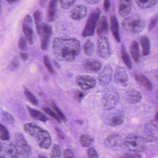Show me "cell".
<instances>
[{"label": "cell", "mask_w": 158, "mask_h": 158, "mask_svg": "<svg viewBox=\"0 0 158 158\" xmlns=\"http://www.w3.org/2000/svg\"><path fill=\"white\" fill-rule=\"evenodd\" d=\"M53 52L61 61L72 62L80 52V42L76 39L55 38L52 44Z\"/></svg>", "instance_id": "cell-1"}, {"label": "cell", "mask_w": 158, "mask_h": 158, "mask_svg": "<svg viewBox=\"0 0 158 158\" xmlns=\"http://www.w3.org/2000/svg\"><path fill=\"white\" fill-rule=\"evenodd\" d=\"M24 130L33 137L41 148L48 149L52 145V138L49 133L44 130L36 123H27L23 126Z\"/></svg>", "instance_id": "cell-2"}, {"label": "cell", "mask_w": 158, "mask_h": 158, "mask_svg": "<svg viewBox=\"0 0 158 158\" xmlns=\"http://www.w3.org/2000/svg\"><path fill=\"white\" fill-rule=\"evenodd\" d=\"M146 25V21L144 18L137 15L126 17L122 23L123 28L127 32L132 34L141 33Z\"/></svg>", "instance_id": "cell-3"}, {"label": "cell", "mask_w": 158, "mask_h": 158, "mask_svg": "<svg viewBox=\"0 0 158 158\" xmlns=\"http://www.w3.org/2000/svg\"><path fill=\"white\" fill-rule=\"evenodd\" d=\"M149 141L148 139L143 137L131 136L126 138L123 140V144L129 151L142 152L146 150V144Z\"/></svg>", "instance_id": "cell-4"}, {"label": "cell", "mask_w": 158, "mask_h": 158, "mask_svg": "<svg viewBox=\"0 0 158 158\" xmlns=\"http://www.w3.org/2000/svg\"><path fill=\"white\" fill-rule=\"evenodd\" d=\"M120 101V95L112 88L105 89L102 93L101 99L102 106L105 110L114 109Z\"/></svg>", "instance_id": "cell-5"}, {"label": "cell", "mask_w": 158, "mask_h": 158, "mask_svg": "<svg viewBox=\"0 0 158 158\" xmlns=\"http://www.w3.org/2000/svg\"><path fill=\"white\" fill-rule=\"evenodd\" d=\"M101 13V10L98 8H96L91 11L82 33L83 37H87L94 35Z\"/></svg>", "instance_id": "cell-6"}, {"label": "cell", "mask_w": 158, "mask_h": 158, "mask_svg": "<svg viewBox=\"0 0 158 158\" xmlns=\"http://www.w3.org/2000/svg\"><path fill=\"white\" fill-rule=\"evenodd\" d=\"M97 54L100 58L108 59L110 57V48L108 38L105 36H99L97 41Z\"/></svg>", "instance_id": "cell-7"}, {"label": "cell", "mask_w": 158, "mask_h": 158, "mask_svg": "<svg viewBox=\"0 0 158 158\" xmlns=\"http://www.w3.org/2000/svg\"><path fill=\"white\" fill-rule=\"evenodd\" d=\"M14 142L15 145L19 149L21 157H28L31 152V148L23 135L20 133H16L14 136Z\"/></svg>", "instance_id": "cell-8"}, {"label": "cell", "mask_w": 158, "mask_h": 158, "mask_svg": "<svg viewBox=\"0 0 158 158\" xmlns=\"http://www.w3.org/2000/svg\"><path fill=\"white\" fill-rule=\"evenodd\" d=\"M52 34L51 26L46 23H42L40 36L41 37V48L42 50H48Z\"/></svg>", "instance_id": "cell-9"}, {"label": "cell", "mask_w": 158, "mask_h": 158, "mask_svg": "<svg viewBox=\"0 0 158 158\" xmlns=\"http://www.w3.org/2000/svg\"><path fill=\"white\" fill-rule=\"evenodd\" d=\"M23 30L27 41L30 45L34 44V33L33 28V21L32 17L30 15H26L24 18Z\"/></svg>", "instance_id": "cell-10"}, {"label": "cell", "mask_w": 158, "mask_h": 158, "mask_svg": "<svg viewBox=\"0 0 158 158\" xmlns=\"http://www.w3.org/2000/svg\"><path fill=\"white\" fill-rule=\"evenodd\" d=\"M77 84L83 90H89L94 88L96 85V79L89 75H81L77 77L76 79Z\"/></svg>", "instance_id": "cell-11"}, {"label": "cell", "mask_w": 158, "mask_h": 158, "mask_svg": "<svg viewBox=\"0 0 158 158\" xmlns=\"http://www.w3.org/2000/svg\"><path fill=\"white\" fill-rule=\"evenodd\" d=\"M114 80L119 86L125 87L128 84V75L126 70L122 66H118L115 68Z\"/></svg>", "instance_id": "cell-12"}, {"label": "cell", "mask_w": 158, "mask_h": 158, "mask_svg": "<svg viewBox=\"0 0 158 158\" xmlns=\"http://www.w3.org/2000/svg\"><path fill=\"white\" fill-rule=\"evenodd\" d=\"M113 73V70L111 65H106L98 77L100 85L102 86L108 85L112 79Z\"/></svg>", "instance_id": "cell-13"}, {"label": "cell", "mask_w": 158, "mask_h": 158, "mask_svg": "<svg viewBox=\"0 0 158 158\" xmlns=\"http://www.w3.org/2000/svg\"><path fill=\"white\" fill-rule=\"evenodd\" d=\"M124 121V115L121 112H114L107 115L104 120L107 125L116 127L123 123Z\"/></svg>", "instance_id": "cell-14"}, {"label": "cell", "mask_w": 158, "mask_h": 158, "mask_svg": "<svg viewBox=\"0 0 158 158\" xmlns=\"http://www.w3.org/2000/svg\"><path fill=\"white\" fill-rule=\"evenodd\" d=\"M144 133L150 142L158 139V127L155 124L152 123L147 124L144 128Z\"/></svg>", "instance_id": "cell-15"}, {"label": "cell", "mask_w": 158, "mask_h": 158, "mask_svg": "<svg viewBox=\"0 0 158 158\" xmlns=\"http://www.w3.org/2000/svg\"><path fill=\"white\" fill-rule=\"evenodd\" d=\"M83 67L88 71L92 73L98 72L102 67V64L98 60L93 59H86L83 62Z\"/></svg>", "instance_id": "cell-16"}, {"label": "cell", "mask_w": 158, "mask_h": 158, "mask_svg": "<svg viewBox=\"0 0 158 158\" xmlns=\"http://www.w3.org/2000/svg\"><path fill=\"white\" fill-rule=\"evenodd\" d=\"M97 34L98 36H105L109 32V24L107 17L102 16L99 19L97 24Z\"/></svg>", "instance_id": "cell-17"}, {"label": "cell", "mask_w": 158, "mask_h": 158, "mask_svg": "<svg viewBox=\"0 0 158 158\" xmlns=\"http://www.w3.org/2000/svg\"><path fill=\"white\" fill-rule=\"evenodd\" d=\"M87 9L83 5H77L72 11L71 17L73 20L79 21L85 18L87 15Z\"/></svg>", "instance_id": "cell-18"}, {"label": "cell", "mask_w": 158, "mask_h": 158, "mask_svg": "<svg viewBox=\"0 0 158 158\" xmlns=\"http://www.w3.org/2000/svg\"><path fill=\"white\" fill-rule=\"evenodd\" d=\"M132 7L131 0H119L118 13L121 17L128 15Z\"/></svg>", "instance_id": "cell-19"}, {"label": "cell", "mask_w": 158, "mask_h": 158, "mask_svg": "<svg viewBox=\"0 0 158 158\" xmlns=\"http://www.w3.org/2000/svg\"><path fill=\"white\" fill-rule=\"evenodd\" d=\"M125 98L128 103L135 104L140 101L142 98L141 93L135 89H130L125 95Z\"/></svg>", "instance_id": "cell-20"}, {"label": "cell", "mask_w": 158, "mask_h": 158, "mask_svg": "<svg viewBox=\"0 0 158 158\" xmlns=\"http://www.w3.org/2000/svg\"><path fill=\"white\" fill-rule=\"evenodd\" d=\"M110 28L111 32L113 36L114 39L116 40L118 43H119L121 41V37H120V29H119V25L117 21V18L114 15H112L110 19Z\"/></svg>", "instance_id": "cell-21"}, {"label": "cell", "mask_w": 158, "mask_h": 158, "mask_svg": "<svg viewBox=\"0 0 158 158\" xmlns=\"http://www.w3.org/2000/svg\"><path fill=\"white\" fill-rule=\"evenodd\" d=\"M134 76L137 82L140 84L146 90L148 91H152V84L145 75L139 73H135Z\"/></svg>", "instance_id": "cell-22"}, {"label": "cell", "mask_w": 158, "mask_h": 158, "mask_svg": "<svg viewBox=\"0 0 158 158\" xmlns=\"http://www.w3.org/2000/svg\"><path fill=\"white\" fill-rule=\"evenodd\" d=\"M121 137L119 134L114 133L109 135L104 139L103 144L108 148H113L117 146L121 142Z\"/></svg>", "instance_id": "cell-23"}, {"label": "cell", "mask_w": 158, "mask_h": 158, "mask_svg": "<svg viewBox=\"0 0 158 158\" xmlns=\"http://www.w3.org/2000/svg\"><path fill=\"white\" fill-rule=\"evenodd\" d=\"M58 2V0H51L49 3L47 14V17L48 22H52L55 21Z\"/></svg>", "instance_id": "cell-24"}, {"label": "cell", "mask_w": 158, "mask_h": 158, "mask_svg": "<svg viewBox=\"0 0 158 158\" xmlns=\"http://www.w3.org/2000/svg\"><path fill=\"white\" fill-rule=\"evenodd\" d=\"M27 109L30 116L35 120H38L45 123L48 121L49 119L47 116L40 111L33 109L28 106H27Z\"/></svg>", "instance_id": "cell-25"}, {"label": "cell", "mask_w": 158, "mask_h": 158, "mask_svg": "<svg viewBox=\"0 0 158 158\" xmlns=\"http://www.w3.org/2000/svg\"><path fill=\"white\" fill-rule=\"evenodd\" d=\"M4 151L11 158H19L21 157V154L17 148L15 144L11 142L7 143L4 148Z\"/></svg>", "instance_id": "cell-26"}, {"label": "cell", "mask_w": 158, "mask_h": 158, "mask_svg": "<svg viewBox=\"0 0 158 158\" xmlns=\"http://www.w3.org/2000/svg\"><path fill=\"white\" fill-rule=\"evenodd\" d=\"M130 53L134 62L138 63L140 59V53L139 43L136 40H134L131 43L130 47Z\"/></svg>", "instance_id": "cell-27"}, {"label": "cell", "mask_w": 158, "mask_h": 158, "mask_svg": "<svg viewBox=\"0 0 158 158\" xmlns=\"http://www.w3.org/2000/svg\"><path fill=\"white\" fill-rule=\"evenodd\" d=\"M139 43L142 50V54L144 56H147L150 53V43L148 37L143 36L139 39Z\"/></svg>", "instance_id": "cell-28"}, {"label": "cell", "mask_w": 158, "mask_h": 158, "mask_svg": "<svg viewBox=\"0 0 158 158\" xmlns=\"http://www.w3.org/2000/svg\"><path fill=\"white\" fill-rule=\"evenodd\" d=\"M121 54L122 60L126 65L128 69L131 70L133 67L132 61H131L129 54H128L125 48L123 45H122L121 47Z\"/></svg>", "instance_id": "cell-29"}, {"label": "cell", "mask_w": 158, "mask_h": 158, "mask_svg": "<svg viewBox=\"0 0 158 158\" xmlns=\"http://www.w3.org/2000/svg\"><path fill=\"white\" fill-rule=\"evenodd\" d=\"M139 8L147 9L153 7L157 3V0H135Z\"/></svg>", "instance_id": "cell-30"}, {"label": "cell", "mask_w": 158, "mask_h": 158, "mask_svg": "<svg viewBox=\"0 0 158 158\" xmlns=\"http://www.w3.org/2000/svg\"><path fill=\"white\" fill-rule=\"evenodd\" d=\"M34 20H35V24L36 29L38 35H40V29L42 23V13L41 12L38 10H37L34 12L33 14Z\"/></svg>", "instance_id": "cell-31"}, {"label": "cell", "mask_w": 158, "mask_h": 158, "mask_svg": "<svg viewBox=\"0 0 158 158\" xmlns=\"http://www.w3.org/2000/svg\"><path fill=\"white\" fill-rule=\"evenodd\" d=\"M84 53L88 56L93 55L95 51V46L94 43L90 40H87L83 46Z\"/></svg>", "instance_id": "cell-32"}, {"label": "cell", "mask_w": 158, "mask_h": 158, "mask_svg": "<svg viewBox=\"0 0 158 158\" xmlns=\"http://www.w3.org/2000/svg\"><path fill=\"white\" fill-rule=\"evenodd\" d=\"M80 142L83 147H89L92 145L94 142V139L90 136L84 134L80 136Z\"/></svg>", "instance_id": "cell-33"}, {"label": "cell", "mask_w": 158, "mask_h": 158, "mask_svg": "<svg viewBox=\"0 0 158 158\" xmlns=\"http://www.w3.org/2000/svg\"><path fill=\"white\" fill-rule=\"evenodd\" d=\"M24 93L26 98L28 101L34 105H37L39 103V101L35 96L27 88H24Z\"/></svg>", "instance_id": "cell-34"}, {"label": "cell", "mask_w": 158, "mask_h": 158, "mask_svg": "<svg viewBox=\"0 0 158 158\" xmlns=\"http://www.w3.org/2000/svg\"><path fill=\"white\" fill-rule=\"evenodd\" d=\"M51 105L52 107V109L54 110V112L56 113V115L59 117L60 121L63 122H66L67 121V118L64 115V114L60 110V108L57 106L56 104L53 102H51Z\"/></svg>", "instance_id": "cell-35"}, {"label": "cell", "mask_w": 158, "mask_h": 158, "mask_svg": "<svg viewBox=\"0 0 158 158\" xmlns=\"http://www.w3.org/2000/svg\"><path fill=\"white\" fill-rule=\"evenodd\" d=\"M2 120L7 123L14 124L15 123V119L13 116L7 112L2 111L1 113Z\"/></svg>", "instance_id": "cell-36"}, {"label": "cell", "mask_w": 158, "mask_h": 158, "mask_svg": "<svg viewBox=\"0 0 158 158\" xmlns=\"http://www.w3.org/2000/svg\"><path fill=\"white\" fill-rule=\"evenodd\" d=\"M0 139L2 140H9L10 139V133L7 127L0 123Z\"/></svg>", "instance_id": "cell-37"}, {"label": "cell", "mask_w": 158, "mask_h": 158, "mask_svg": "<svg viewBox=\"0 0 158 158\" xmlns=\"http://www.w3.org/2000/svg\"><path fill=\"white\" fill-rule=\"evenodd\" d=\"M76 0H59L60 6L64 10H68L74 4Z\"/></svg>", "instance_id": "cell-38"}, {"label": "cell", "mask_w": 158, "mask_h": 158, "mask_svg": "<svg viewBox=\"0 0 158 158\" xmlns=\"http://www.w3.org/2000/svg\"><path fill=\"white\" fill-rule=\"evenodd\" d=\"M43 63H44V65L46 69L48 70V72L52 74L54 73V70L53 69V67L47 55H45L43 57Z\"/></svg>", "instance_id": "cell-39"}, {"label": "cell", "mask_w": 158, "mask_h": 158, "mask_svg": "<svg viewBox=\"0 0 158 158\" xmlns=\"http://www.w3.org/2000/svg\"><path fill=\"white\" fill-rule=\"evenodd\" d=\"M43 111L45 112L48 115H49L51 117L55 119L57 122L59 123H60V120L59 119V117L56 115V113L54 112V111L52 110L51 109L48 107H43L42 108Z\"/></svg>", "instance_id": "cell-40"}, {"label": "cell", "mask_w": 158, "mask_h": 158, "mask_svg": "<svg viewBox=\"0 0 158 158\" xmlns=\"http://www.w3.org/2000/svg\"><path fill=\"white\" fill-rule=\"evenodd\" d=\"M61 156L60 149L58 145H53L52 147L51 158H60Z\"/></svg>", "instance_id": "cell-41"}, {"label": "cell", "mask_w": 158, "mask_h": 158, "mask_svg": "<svg viewBox=\"0 0 158 158\" xmlns=\"http://www.w3.org/2000/svg\"><path fill=\"white\" fill-rule=\"evenodd\" d=\"M19 65H20V62H19V59L17 57H15L12 61L9 66V69L11 71H15L19 67Z\"/></svg>", "instance_id": "cell-42"}, {"label": "cell", "mask_w": 158, "mask_h": 158, "mask_svg": "<svg viewBox=\"0 0 158 158\" xmlns=\"http://www.w3.org/2000/svg\"><path fill=\"white\" fill-rule=\"evenodd\" d=\"M25 38L23 37L21 38L18 41V47L20 49L23 51H25L27 48V43Z\"/></svg>", "instance_id": "cell-43"}, {"label": "cell", "mask_w": 158, "mask_h": 158, "mask_svg": "<svg viewBox=\"0 0 158 158\" xmlns=\"http://www.w3.org/2000/svg\"><path fill=\"white\" fill-rule=\"evenodd\" d=\"M87 154L89 158H97L98 157V153L93 148H89L87 150Z\"/></svg>", "instance_id": "cell-44"}, {"label": "cell", "mask_w": 158, "mask_h": 158, "mask_svg": "<svg viewBox=\"0 0 158 158\" xmlns=\"http://www.w3.org/2000/svg\"><path fill=\"white\" fill-rule=\"evenodd\" d=\"M158 22V16L157 15L153 16V17L151 19L150 21L149 24L148 29L149 30H151L153 29L154 27H155Z\"/></svg>", "instance_id": "cell-45"}, {"label": "cell", "mask_w": 158, "mask_h": 158, "mask_svg": "<svg viewBox=\"0 0 158 158\" xmlns=\"http://www.w3.org/2000/svg\"><path fill=\"white\" fill-rule=\"evenodd\" d=\"M122 158H142V156L141 154L137 153H125L124 154Z\"/></svg>", "instance_id": "cell-46"}, {"label": "cell", "mask_w": 158, "mask_h": 158, "mask_svg": "<svg viewBox=\"0 0 158 158\" xmlns=\"http://www.w3.org/2000/svg\"><path fill=\"white\" fill-rule=\"evenodd\" d=\"M84 97H85V94L84 92L80 90H77L75 93V98L79 102H81Z\"/></svg>", "instance_id": "cell-47"}, {"label": "cell", "mask_w": 158, "mask_h": 158, "mask_svg": "<svg viewBox=\"0 0 158 158\" xmlns=\"http://www.w3.org/2000/svg\"><path fill=\"white\" fill-rule=\"evenodd\" d=\"M63 156L64 158H75L73 153L69 148L66 149L63 153Z\"/></svg>", "instance_id": "cell-48"}, {"label": "cell", "mask_w": 158, "mask_h": 158, "mask_svg": "<svg viewBox=\"0 0 158 158\" xmlns=\"http://www.w3.org/2000/svg\"><path fill=\"white\" fill-rule=\"evenodd\" d=\"M111 3L110 0H104L103 2V10L106 12H108L110 9Z\"/></svg>", "instance_id": "cell-49"}, {"label": "cell", "mask_w": 158, "mask_h": 158, "mask_svg": "<svg viewBox=\"0 0 158 158\" xmlns=\"http://www.w3.org/2000/svg\"><path fill=\"white\" fill-rule=\"evenodd\" d=\"M54 128H55V131H56V133H57V135H58V137L60 138V139H64L65 138H64V135L62 131L57 127H54Z\"/></svg>", "instance_id": "cell-50"}, {"label": "cell", "mask_w": 158, "mask_h": 158, "mask_svg": "<svg viewBox=\"0 0 158 158\" xmlns=\"http://www.w3.org/2000/svg\"><path fill=\"white\" fill-rule=\"evenodd\" d=\"M86 3H88L89 4H98L100 2L101 0H84Z\"/></svg>", "instance_id": "cell-51"}, {"label": "cell", "mask_w": 158, "mask_h": 158, "mask_svg": "<svg viewBox=\"0 0 158 158\" xmlns=\"http://www.w3.org/2000/svg\"><path fill=\"white\" fill-rule=\"evenodd\" d=\"M20 57L22 60H27L28 58V54L26 53H24V52H21L20 53Z\"/></svg>", "instance_id": "cell-52"}, {"label": "cell", "mask_w": 158, "mask_h": 158, "mask_svg": "<svg viewBox=\"0 0 158 158\" xmlns=\"http://www.w3.org/2000/svg\"><path fill=\"white\" fill-rule=\"evenodd\" d=\"M47 3V0H39V4L42 8H44Z\"/></svg>", "instance_id": "cell-53"}, {"label": "cell", "mask_w": 158, "mask_h": 158, "mask_svg": "<svg viewBox=\"0 0 158 158\" xmlns=\"http://www.w3.org/2000/svg\"><path fill=\"white\" fill-rule=\"evenodd\" d=\"M18 0H6V1L9 3V4H12L18 1Z\"/></svg>", "instance_id": "cell-54"}, {"label": "cell", "mask_w": 158, "mask_h": 158, "mask_svg": "<svg viewBox=\"0 0 158 158\" xmlns=\"http://www.w3.org/2000/svg\"><path fill=\"white\" fill-rule=\"evenodd\" d=\"M53 64H54V65H55L56 67H57L58 68H60V65H59V64H58V63L57 62L56 60H53Z\"/></svg>", "instance_id": "cell-55"}, {"label": "cell", "mask_w": 158, "mask_h": 158, "mask_svg": "<svg viewBox=\"0 0 158 158\" xmlns=\"http://www.w3.org/2000/svg\"><path fill=\"white\" fill-rule=\"evenodd\" d=\"M77 122L78 124H83V121L81 120H77Z\"/></svg>", "instance_id": "cell-56"}, {"label": "cell", "mask_w": 158, "mask_h": 158, "mask_svg": "<svg viewBox=\"0 0 158 158\" xmlns=\"http://www.w3.org/2000/svg\"><path fill=\"white\" fill-rule=\"evenodd\" d=\"M158 112H157V113H156V114H155V118L156 119V122H158Z\"/></svg>", "instance_id": "cell-57"}, {"label": "cell", "mask_w": 158, "mask_h": 158, "mask_svg": "<svg viewBox=\"0 0 158 158\" xmlns=\"http://www.w3.org/2000/svg\"><path fill=\"white\" fill-rule=\"evenodd\" d=\"M38 157H39V158H46V156H42V155H39V156H38Z\"/></svg>", "instance_id": "cell-58"}, {"label": "cell", "mask_w": 158, "mask_h": 158, "mask_svg": "<svg viewBox=\"0 0 158 158\" xmlns=\"http://www.w3.org/2000/svg\"><path fill=\"white\" fill-rule=\"evenodd\" d=\"M1 9H2L1 2V1H0V13H1Z\"/></svg>", "instance_id": "cell-59"}, {"label": "cell", "mask_w": 158, "mask_h": 158, "mask_svg": "<svg viewBox=\"0 0 158 158\" xmlns=\"http://www.w3.org/2000/svg\"><path fill=\"white\" fill-rule=\"evenodd\" d=\"M2 148V147L1 144V143H0V151H1Z\"/></svg>", "instance_id": "cell-60"}, {"label": "cell", "mask_w": 158, "mask_h": 158, "mask_svg": "<svg viewBox=\"0 0 158 158\" xmlns=\"http://www.w3.org/2000/svg\"><path fill=\"white\" fill-rule=\"evenodd\" d=\"M5 158V156H0V158Z\"/></svg>", "instance_id": "cell-61"}]
</instances>
